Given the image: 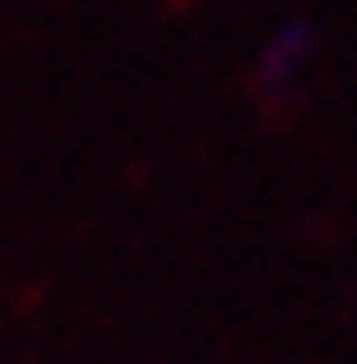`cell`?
Segmentation results:
<instances>
[{
    "mask_svg": "<svg viewBox=\"0 0 357 364\" xmlns=\"http://www.w3.org/2000/svg\"><path fill=\"white\" fill-rule=\"evenodd\" d=\"M309 56H315V36L294 21V28H280L267 43V56H260V91H287L302 70H309Z\"/></svg>",
    "mask_w": 357,
    "mask_h": 364,
    "instance_id": "1",
    "label": "cell"
}]
</instances>
